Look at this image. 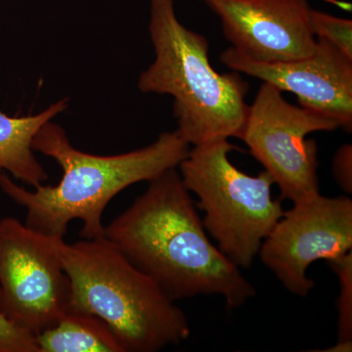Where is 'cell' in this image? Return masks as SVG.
Returning a JSON list of instances; mask_svg holds the SVG:
<instances>
[{"instance_id": "9", "label": "cell", "mask_w": 352, "mask_h": 352, "mask_svg": "<svg viewBox=\"0 0 352 352\" xmlns=\"http://www.w3.org/2000/svg\"><path fill=\"white\" fill-rule=\"evenodd\" d=\"M221 22L232 47L263 63L311 56L317 39L307 0H203Z\"/></svg>"}, {"instance_id": "2", "label": "cell", "mask_w": 352, "mask_h": 352, "mask_svg": "<svg viewBox=\"0 0 352 352\" xmlns=\"http://www.w3.org/2000/svg\"><path fill=\"white\" fill-rule=\"evenodd\" d=\"M32 147L59 164L63 171L60 182L30 191L3 173L0 189L25 208V224L32 230L64 238L69 222L78 219L82 222V239L103 237L104 210L122 190L178 168L190 150L188 143L175 131L163 132L141 149L98 156L74 147L63 127L52 120L41 126Z\"/></svg>"}, {"instance_id": "13", "label": "cell", "mask_w": 352, "mask_h": 352, "mask_svg": "<svg viewBox=\"0 0 352 352\" xmlns=\"http://www.w3.org/2000/svg\"><path fill=\"white\" fill-rule=\"evenodd\" d=\"M329 263L340 282L338 340H352V252Z\"/></svg>"}, {"instance_id": "7", "label": "cell", "mask_w": 352, "mask_h": 352, "mask_svg": "<svg viewBox=\"0 0 352 352\" xmlns=\"http://www.w3.org/2000/svg\"><path fill=\"white\" fill-rule=\"evenodd\" d=\"M14 217L0 219V311L36 337L69 310L71 285L60 244Z\"/></svg>"}, {"instance_id": "11", "label": "cell", "mask_w": 352, "mask_h": 352, "mask_svg": "<svg viewBox=\"0 0 352 352\" xmlns=\"http://www.w3.org/2000/svg\"><path fill=\"white\" fill-rule=\"evenodd\" d=\"M68 105L64 98L25 117H10L0 111V176L9 173L34 188L44 184L48 175L34 155L32 140L43 124L64 113Z\"/></svg>"}, {"instance_id": "6", "label": "cell", "mask_w": 352, "mask_h": 352, "mask_svg": "<svg viewBox=\"0 0 352 352\" xmlns=\"http://www.w3.org/2000/svg\"><path fill=\"white\" fill-rule=\"evenodd\" d=\"M338 129L335 120L289 103L281 90L263 82L238 138L279 186L282 200L298 204L320 194L318 147L307 136Z\"/></svg>"}, {"instance_id": "17", "label": "cell", "mask_w": 352, "mask_h": 352, "mask_svg": "<svg viewBox=\"0 0 352 352\" xmlns=\"http://www.w3.org/2000/svg\"><path fill=\"white\" fill-rule=\"evenodd\" d=\"M352 351V340H338L333 346L322 349L323 352H351Z\"/></svg>"}, {"instance_id": "1", "label": "cell", "mask_w": 352, "mask_h": 352, "mask_svg": "<svg viewBox=\"0 0 352 352\" xmlns=\"http://www.w3.org/2000/svg\"><path fill=\"white\" fill-rule=\"evenodd\" d=\"M148 182L104 237L173 302L219 296L235 309L254 298L251 282L210 240L177 168Z\"/></svg>"}, {"instance_id": "3", "label": "cell", "mask_w": 352, "mask_h": 352, "mask_svg": "<svg viewBox=\"0 0 352 352\" xmlns=\"http://www.w3.org/2000/svg\"><path fill=\"white\" fill-rule=\"evenodd\" d=\"M149 32L156 57L138 89L173 97L176 131L189 145L239 138L249 109L239 73L212 68L207 38L179 22L173 0H151Z\"/></svg>"}, {"instance_id": "16", "label": "cell", "mask_w": 352, "mask_h": 352, "mask_svg": "<svg viewBox=\"0 0 352 352\" xmlns=\"http://www.w3.org/2000/svg\"><path fill=\"white\" fill-rule=\"evenodd\" d=\"M333 178L346 193H352V146H340L333 156L332 164Z\"/></svg>"}, {"instance_id": "4", "label": "cell", "mask_w": 352, "mask_h": 352, "mask_svg": "<svg viewBox=\"0 0 352 352\" xmlns=\"http://www.w3.org/2000/svg\"><path fill=\"white\" fill-rule=\"evenodd\" d=\"M60 258L71 285L69 310L107 324L124 352H156L191 335L186 315L105 237L62 241Z\"/></svg>"}, {"instance_id": "15", "label": "cell", "mask_w": 352, "mask_h": 352, "mask_svg": "<svg viewBox=\"0 0 352 352\" xmlns=\"http://www.w3.org/2000/svg\"><path fill=\"white\" fill-rule=\"evenodd\" d=\"M0 352H38L36 338L0 311Z\"/></svg>"}, {"instance_id": "14", "label": "cell", "mask_w": 352, "mask_h": 352, "mask_svg": "<svg viewBox=\"0 0 352 352\" xmlns=\"http://www.w3.org/2000/svg\"><path fill=\"white\" fill-rule=\"evenodd\" d=\"M312 31L317 38L335 45L346 56L352 58V21L336 17L312 9L310 13Z\"/></svg>"}, {"instance_id": "12", "label": "cell", "mask_w": 352, "mask_h": 352, "mask_svg": "<svg viewBox=\"0 0 352 352\" xmlns=\"http://www.w3.org/2000/svg\"><path fill=\"white\" fill-rule=\"evenodd\" d=\"M34 338L38 352H124L105 322L75 310Z\"/></svg>"}, {"instance_id": "5", "label": "cell", "mask_w": 352, "mask_h": 352, "mask_svg": "<svg viewBox=\"0 0 352 352\" xmlns=\"http://www.w3.org/2000/svg\"><path fill=\"white\" fill-rule=\"evenodd\" d=\"M235 150L228 139L193 146L178 171L198 199L208 236L236 266L248 268L285 210L273 198L274 182L265 170L252 176L231 163Z\"/></svg>"}, {"instance_id": "10", "label": "cell", "mask_w": 352, "mask_h": 352, "mask_svg": "<svg viewBox=\"0 0 352 352\" xmlns=\"http://www.w3.org/2000/svg\"><path fill=\"white\" fill-rule=\"evenodd\" d=\"M220 61L237 73L245 74L292 92L300 107L321 113L352 131V58L323 38H317L311 56L296 61L263 63L249 59L232 46Z\"/></svg>"}, {"instance_id": "8", "label": "cell", "mask_w": 352, "mask_h": 352, "mask_svg": "<svg viewBox=\"0 0 352 352\" xmlns=\"http://www.w3.org/2000/svg\"><path fill=\"white\" fill-rule=\"evenodd\" d=\"M352 250V201L321 194L285 210L259 249V258L292 295L314 288L307 276L315 261H337Z\"/></svg>"}]
</instances>
